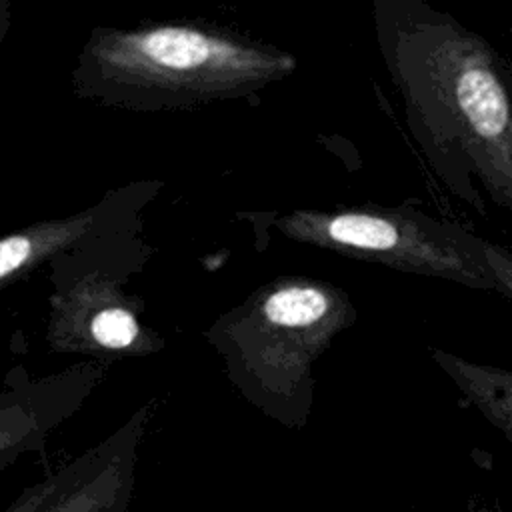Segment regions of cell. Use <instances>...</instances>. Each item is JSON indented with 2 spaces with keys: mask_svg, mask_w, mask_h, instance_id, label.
<instances>
[{
  "mask_svg": "<svg viewBox=\"0 0 512 512\" xmlns=\"http://www.w3.org/2000/svg\"><path fill=\"white\" fill-rule=\"evenodd\" d=\"M378 52L404 120L436 178L472 210L512 218V74L452 14L422 0H376Z\"/></svg>",
  "mask_w": 512,
  "mask_h": 512,
  "instance_id": "cell-1",
  "label": "cell"
},
{
  "mask_svg": "<svg viewBox=\"0 0 512 512\" xmlns=\"http://www.w3.org/2000/svg\"><path fill=\"white\" fill-rule=\"evenodd\" d=\"M302 236L386 268L496 290L478 236L408 206H356L304 216Z\"/></svg>",
  "mask_w": 512,
  "mask_h": 512,
  "instance_id": "cell-2",
  "label": "cell"
},
{
  "mask_svg": "<svg viewBox=\"0 0 512 512\" xmlns=\"http://www.w3.org/2000/svg\"><path fill=\"white\" fill-rule=\"evenodd\" d=\"M430 354L466 402L512 444V370L474 362L442 348H432Z\"/></svg>",
  "mask_w": 512,
  "mask_h": 512,
  "instance_id": "cell-3",
  "label": "cell"
},
{
  "mask_svg": "<svg viewBox=\"0 0 512 512\" xmlns=\"http://www.w3.org/2000/svg\"><path fill=\"white\" fill-rule=\"evenodd\" d=\"M136 48L150 62L168 70H194L216 58L218 52H228L212 38L186 28L152 30L136 40Z\"/></svg>",
  "mask_w": 512,
  "mask_h": 512,
  "instance_id": "cell-4",
  "label": "cell"
},
{
  "mask_svg": "<svg viewBox=\"0 0 512 512\" xmlns=\"http://www.w3.org/2000/svg\"><path fill=\"white\" fill-rule=\"evenodd\" d=\"M138 324L134 316L122 308H108L92 320V336L108 348H126L134 342Z\"/></svg>",
  "mask_w": 512,
  "mask_h": 512,
  "instance_id": "cell-5",
  "label": "cell"
},
{
  "mask_svg": "<svg viewBox=\"0 0 512 512\" xmlns=\"http://www.w3.org/2000/svg\"><path fill=\"white\" fill-rule=\"evenodd\" d=\"M480 246H482V254L486 258V264H488L492 276L496 278L498 292L512 300V252L494 242H488L484 238L480 240Z\"/></svg>",
  "mask_w": 512,
  "mask_h": 512,
  "instance_id": "cell-6",
  "label": "cell"
},
{
  "mask_svg": "<svg viewBox=\"0 0 512 512\" xmlns=\"http://www.w3.org/2000/svg\"><path fill=\"white\" fill-rule=\"evenodd\" d=\"M30 240L24 236H10L0 240V278L20 268L30 256Z\"/></svg>",
  "mask_w": 512,
  "mask_h": 512,
  "instance_id": "cell-7",
  "label": "cell"
},
{
  "mask_svg": "<svg viewBox=\"0 0 512 512\" xmlns=\"http://www.w3.org/2000/svg\"><path fill=\"white\" fill-rule=\"evenodd\" d=\"M50 500V492H40L36 496H28L22 502H18L10 512H40L46 502Z\"/></svg>",
  "mask_w": 512,
  "mask_h": 512,
  "instance_id": "cell-8",
  "label": "cell"
},
{
  "mask_svg": "<svg viewBox=\"0 0 512 512\" xmlns=\"http://www.w3.org/2000/svg\"><path fill=\"white\" fill-rule=\"evenodd\" d=\"M466 512H502V508L496 504H490L484 496H470L466 504Z\"/></svg>",
  "mask_w": 512,
  "mask_h": 512,
  "instance_id": "cell-9",
  "label": "cell"
},
{
  "mask_svg": "<svg viewBox=\"0 0 512 512\" xmlns=\"http://www.w3.org/2000/svg\"><path fill=\"white\" fill-rule=\"evenodd\" d=\"M408 512H412V510H408Z\"/></svg>",
  "mask_w": 512,
  "mask_h": 512,
  "instance_id": "cell-10",
  "label": "cell"
}]
</instances>
